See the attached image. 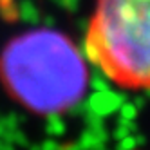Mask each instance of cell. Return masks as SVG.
<instances>
[{"label":"cell","instance_id":"6da1fadb","mask_svg":"<svg viewBox=\"0 0 150 150\" xmlns=\"http://www.w3.org/2000/svg\"><path fill=\"white\" fill-rule=\"evenodd\" d=\"M0 83L15 103L36 116L74 109L87 92L89 62L63 33L27 31L0 52Z\"/></svg>","mask_w":150,"mask_h":150},{"label":"cell","instance_id":"7a4b0ae2","mask_svg":"<svg viewBox=\"0 0 150 150\" xmlns=\"http://www.w3.org/2000/svg\"><path fill=\"white\" fill-rule=\"evenodd\" d=\"M83 54L127 92H150V0H92Z\"/></svg>","mask_w":150,"mask_h":150}]
</instances>
